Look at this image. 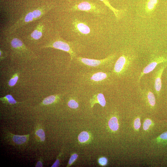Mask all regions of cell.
Masks as SVG:
<instances>
[{
	"label": "cell",
	"mask_w": 167,
	"mask_h": 167,
	"mask_svg": "<svg viewBox=\"0 0 167 167\" xmlns=\"http://www.w3.org/2000/svg\"><path fill=\"white\" fill-rule=\"evenodd\" d=\"M111 75V73L105 71L86 70L79 73L77 80L84 86L97 88L108 84L110 81Z\"/></svg>",
	"instance_id": "6da1fadb"
},
{
	"label": "cell",
	"mask_w": 167,
	"mask_h": 167,
	"mask_svg": "<svg viewBox=\"0 0 167 167\" xmlns=\"http://www.w3.org/2000/svg\"><path fill=\"white\" fill-rule=\"evenodd\" d=\"M52 5L44 6L30 10L23 13L13 24L5 29L4 33L11 35L20 28L45 15L52 7Z\"/></svg>",
	"instance_id": "7a4b0ae2"
},
{
	"label": "cell",
	"mask_w": 167,
	"mask_h": 167,
	"mask_svg": "<svg viewBox=\"0 0 167 167\" xmlns=\"http://www.w3.org/2000/svg\"><path fill=\"white\" fill-rule=\"evenodd\" d=\"M7 36L6 40L11 49V61L24 62L37 58L34 53L27 47L20 39L11 35Z\"/></svg>",
	"instance_id": "3957f363"
},
{
	"label": "cell",
	"mask_w": 167,
	"mask_h": 167,
	"mask_svg": "<svg viewBox=\"0 0 167 167\" xmlns=\"http://www.w3.org/2000/svg\"><path fill=\"white\" fill-rule=\"evenodd\" d=\"M115 54H112L106 58L101 60H97L76 57L75 59L80 66L86 70H96L105 71L113 65L117 57Z\"/></svg>",
	"instance_id": "277c9868"
},
{
	"label": "cell",
	"mask_w": 167,
	"mask_h": 167,
	"mask_svg": "<svg viewBox=\"0 0 167 167\" xmlns=\"http://www.w3.org/2000/svg\"><path fill=\"white\" fill-rule=\"evenodd\" d=\"M70 12L83 11L96 15L105 13L104 5L100 2L91 0H79L75 2L68 9Z\"/></svg>",
	"instance_id": "5b68a950"
},
{
	"label": "cell",
	"mask_w": 167,
	"mask_h": 167,
	"mask_svg": "<svg viewBox=\"0 0 167 167\" xmlns=\"http://www.w3.org/2000/svg\"><path fill=\"white\" fill-rule=\"evenodd\" d=\"M136 58V55L129 49L123 50L114 65L113 74L120 77L131 66Z\"/></svg>",
	"instance_id": "8992f818"
},
{
	"label": "cell",
	"mask_w": 167,
	"mask_h": 167,
	"mask_svg": "<svg viewBox=\"0 0 167 167\" xmlns=\"http://www.w3.org/2000/svg\"><path fill=\"white\" fill-rule=\"evenodd\" d=\"M75 46L73 43L57 38L43 46L41 48H53L66 52L70 55L71 62L77 57Z\"/></svg>",
	"instance_id": "52a82bcc"
},
{
	"label": "cell",
	"mask_w": 167,
	"mask_h": 167,
	"mask_svg": "<svg viewBox=\"0 0 167 167\" xmlns=\"http://www.w3.org/2000/svg\"><path fill=\"white\" fill-rule=\"evenodd\" d=\"M159 0H140L136 7V12L139 16L150 18L153 16Z\"/></svg>",
	"instance_id": "ba28073f"
},
{
	"label": "cell",
	"mask_w": 167,
	"mask_h": 167,
	"mask_svg": "<svg viewBox=\"0 0 167 167\" xmlns=\"http://www.w3.org/2000/svg\"><path fill=\"white\" fill-rule=\"evenodd\" d=\"M167 62V56L163 55L161 56L152 57L148 64L144 68L141 73L138 82L140 81L142 77L146 74L152 71L159 64Z\"/></svg>",
	"instance_id": "9c48e42d"
},
{
	"label": "cell",
	"mask_w": 167,
	"mask_h": 167,
	"mask_svg": "<svg viewBox=\"0 0 167 167\" xmlns=\"http://www.w3.org/2000/svg\"><path fill=\"white\" fill-rule=\"evenodd\" d=\"M167 66V62L162 63L154 74V87L156 92L158 96L162 86L161 76L164 70Z\"/></svg>",
	"instance_id": "30bf717a"
},
{
	"label": "cell",
	"mask_w": 167,
	"mask_h": 167,
	"mask_svg": "<svg viewBox=\"0 0 167 167\" xmlns=\"http://www.w3.org/2000/svg\"><path fill=\"white\" fill-rule=\"evenodd\" d=\"M72 24L74 30L78 33L86 35L90 32V27L84 22L76 19L73 21Z\"/></svg>",
	"instance_id": "8fae6325"
},
{
	"label": "cell",
	"mask_w": 167,
	"mask_h": 167,
	"mask_svg": "<svg viewBox=\"0 0 167 167\" xmlns=\"http://www.w3.org/2000/svg\"><path fill=\"white\" fill-rule=\"evenodd\" d=\"M44 28L43 24L42 22L39 23L29 35V37L30 40L36 41L40 39L42 36Z\"/></svg>",
	"instance_id": "7c38bea8"
},
{
	"label": "cell",
	"mask_w": 167,
	"mask_h": 167,
	"mask_svg": "<svg viewBox=\"0 0 167 167\" xmlns=\"http://www.w3.org/2000/svg\"><path fill=\"white\" fill-rule=\"evenodd\" d=\"M102 2L103 3L109 8L113 13L116 20L118 21L125 15L126 12V9H117L113 7L108 0H99Z\"/></svg>",
	"instance_id": "4fadbf2b"
},
{
	"label": "cell",
	"mask_w": 167,
	"mask_h": 167,
	"mask_svg": "<svg viewBox=\"0 0 167 167\" xmlns=\"http://www.w3.org/2000/svg\"><path fill=\"white\" fill-rule=\"evenodd\" d=\"M140 91L146 98L148 105L151 107H153L156 104V99L154 94L149 88L141 89Z\"/></svg>",
	"instance_id": "5bb4252c"
},
{
	"label": "cell",
	"mask_w": 167,
	"mask_h": 167,
	"mask_svg": "<svg viewBox=\"0 0 167 167\" xmlns=\"http://www.w3.org/2000/svg\"><path fill=\"white\" fill-rule=\"evenodd\" d=\"M20 73L19 71H14L9 76L6 81L7 86L9 88L14 87L17 83L19 78Z\"/></svg>",
	"instance_id": "9a60e30c"
},
{
	"label": "cell",
	"mask_w": 167,
	"mask_h": 167,
	"mask_svg": "<svg viewBox=\"0 0 167 167\" xmlns=\"http://www.w3.org/2000/svg\"><path fill=\"white\" fill-rule=\"evenodd\" d=\"M92 106L96 103H99L102 106L104 107L106 105V102L104 95L101 93H98L93 96L91 101Z\"/></svg>",
	"instance_id": "2e32d148"
},
{
	"label": "cell",
	"mask_w": 167,
	"mask_h": 167,
	"mask_svg": "<svg viewBox=\"0 0 167 167\" xmlns=\"http://www.w3.org/2000/svg\"><path fill=\"white\" fill-rule=\"evenodd\" d=\"M28 137V135H14L12 136V140L16 144H21L25 143L27 141Z\"/></svg>",
	"instance_id": "e0dca14e"
},
{
	"label": "cell",
	"mask_w": 167,
	"mask_h": 167,
	"mask_svg": "<svg viewBox=\"0 0 167 167\" xmlns=\"http://www.w3.org/2000/svg\"><path fill=\"white\" fill-rule=\"evenodd\" d=\"M109 126L112 131H117L119 127V125L117 118L115 117H112L108 122Z\"/></svg>",
	"instance_id": "ac0fdd59"
},
{
	"label": "cell",
	"mask_w": 167,
	"mask_h": 167,
	"mask_svg": "<svg viewBox=\"0 0 167 167\" xmlns=\"http://www.w3.org/2000/svg\"><path fill=\"white\" fill-rule=\"evenodd\" d=\"M58 98L59 95H51L45 98L42 102V104L45 105H49L55 102Z\"/></svg>",
	"instance_id": "d6986e66"
},
{
	"label": "cell",
	"mask_w": 167,
	"mask_h": 167,
	"mask_svg": "<svg viewBox=\"0 0 167 167\" xmlns=\"http://www.w3.org/2000/svg\"><path fill=\"white\" fill-rule=\"evenodd\" d=\"M0 100L2 102L10 105H14L18 102L15 99L11 94H8L0 98Z\"/></svg>",
	"instance_id": "ffe728a7"
},
{
	"label": "cell",
	"mask_w": 167,
	"mask_h": 167,
	"mask_svg": "<svg viewBox=\"0 0 167 167\" xmlns=\"http://www.w3.org/2000/svg\"><path fill=\"white\" fill-rule=\"evenodd\" d=\"M89 138L88 133L86 131L81 132L78 135V139L81 143H84L88 140Z\"/></svg>",
	"instance_id": "44dd1931"
},
{
	"label": "cell",
	"mask_w": 167,
	"mask_h": 167,
	"mask_svg": "<svg viewBox=\"0 0 167 167\" xmlns=\"http://www.w3.org/2000/svg\"><path fill=\"white\" fill-rule=\"evenodd\" d=\"M67 105L70 108L73 109H76L79 106L78 103L75 100L73 99L70 100L68 101Z\"/></svg>",
	"instance_id": "7402d4cb"
},
{
	"label": "cell",
	"mask_w": 167,
	"mask_h": 167,
	"mask_svg": "<svg viewBox=\"0 0 167 167\" xmlns=\"http://www.w3.org/2000/svg\"><path fill=\"white\" fill-rule=\"evenodd\" d=\"M36 135L39 137L41 141L43 142L45 139V134L44 130L42 129H39L36 132Z\"/></svg>",
	"instance_id": "603a6c76"
},
{
	"label": "cell",
	"mask_w": 167,
	"mask_h": 167,
	"mask_svg": "<svg viewBox=\"0 0 167 167\" xmlns=\"http://www.w3.org/2000/svg\"><path fill=\"white\" fill-rule=\"evenodd\" d=\"M152 122L149 119H147L144 121L143 125V128L144 130L147 131L148 130L151 125Z\"/></svg>",
	"instance_id": "cb8c5ba5"
},
{
	"label": "cell",
	"mask_w": 167,
	"mask_h": 167,
	"mask_svg": "<svg viewBox=\"0 0 167 167\" xmlns=\"http://www.w3.org/2000/svg\"><path fill=\"white\" fill-rule=\"evenodd\" d=\"M141 126L140 119L137 118L134 121V128L136 130H138L140 128Z\"/></svg>",
	"instance_id": "d4e9b609"
},
{
	"label": "cell",
	"mask_w": 167,
	"mask_h": 167,
	"mask_svg": "<svg viewBox=\"0 0 167 167\" xmlns=\"http://www.w3.org/2000/svg\"><path fill=\"white\" fill-rule=\"evenodd\" d=\"M8 55L7 53L1 49H0V61L5 59Z\"/></svg>",
	"instance_id": "484cf974"
},
{
	"label": "cell",
	"mask_w": 167,
	"mask_h": 167,
	"mask_svg": "<svg viewBox=\"0 0 167 167\" xmlns=\"http://www.w3.org/2000/svg\"><path fill=\"white\" fill-rule=\"evenodd\" d=\"M78 156L76 154H73L71 157L68 162L69 165H71L77 158Z\"/></svg>",
	"instance_id": "4316f807"
},
{
	"label": "cell",
	"mask_w": 167,
	"mask_h": 167,
	"mask_svg": "<svg viewBox=\"0 0 167 167\" xmlns=\"http://www.w3.org/2000/svg\"><path fill=\"white\" fill-rule=\"evenodd\" d=\"M99 163L102 165H105L107 162V159L104 157H102L100 158L98 161Z\"/></svg>",
	"instance_id": "83f0119b"
},
{
	"label": "cell",
	"mask_w": 167,
	"mask_h": 167,
	"mask_svg": "<svg viewBox=\"0 0 167 167\" xmlns=\"http://www.w3.org/2000/svg\"><path fill=\"white\" fill-rule=\"evenodd\" d=\"M159 137L162 139L167 140V131L161 134Z\"/></svg>",
	"instance_id": "f1b7e54d"
},
{
	"label": "cell",
	"mask_w": 167,
	"mask_h": 167,
	"mask_svg": "<svg viewBox=\"0 0 167 167\" xmlns=\"http://www.w3.org/2000/svg\"><path fill=\"white\" fill-rule=\"evenodd\" d=\"M59 164V160L58 159L57 160L54 164L52 165L51 167H58Z\"/></svg>",
	"instance_id": "f546056e"
},
{
	"label": "cell",
	"mask_w": 167,
	"mask_h": 167,
	"mask_svg": "<svg viewBox=\"0 0 167 167\" xmlns=\"http://www.w3.org/2000/svg\"><path fill=\"white\" fill-rule=\"evenodd\" d=\"M42 163L40 161H38L35 166V167H42Z\"/></svg>",
	"instance_id": "4dcf8cb0"
},
{
	"label": "cell",
	"mask_w": 167,
	"mask_h": 167,
	"mask_svg": "<svg viewBox=\"0 0 167 167\" xmlns=\"http://www.w3.org/2000/svg\"><path fill=\"white\" fill-rule=\"evenodd\" d=\"M67 0V1H68L70 3H71V0Z\"/></svg>",
	"instance_id": "1f68e13d"
},
{
	"label": "cell",
	"mask_w": 167,
	"mask_h": 167,
	"mask_svg": "<svg viewBox=\"0 0 167 167\" xmlns=\"http://www.w3.org/2000/svg\"><path fill=\"white\" fill-rule=\"evenodd\" d=\"M6 0H1V2H3V1H5Z\"/></svg>",
	"instance_id": "d6a6232c"
}]
</instances>
